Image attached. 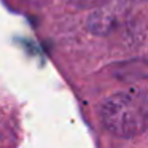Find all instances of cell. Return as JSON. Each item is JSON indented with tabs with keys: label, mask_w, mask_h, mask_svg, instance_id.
<instances>
[{
	"label": "cell",
	"mask_w": 148,
	"mask_h": 148,
	"mask_svg": "<svg viewBox=\"0 0 148 148\" xmlns=\"http://www.w3.org/2000/svg\"><path fill=\"white\" fill-rule=\"evenodd\" d=\"M121 10L115 5H103L94 10L86 19V29L94 35H108L118 27Z\"/></svg>",
	"instance_id": "obj_2"
},
{
	"label": "cell",
	"mask_w": 148,
	"mask_h": 148,
	"mask_svg": "<svg viewBox=\"0 0 148 148\" xmlns=\"http://www.w3.org/2000/svg\"><path fill=\"white\" fill-rule=\"evenodd\" d=\"M70 3L77 5V7L81 8H88V7H94V5L100 3V0H69Z\"/></svg>",
	"instance_id": "obj_3"
},
{
	"label": "cell",
	"mask_w": 148,
	"mask_h": 148,
	"mask_svg": "<svg viewBox=\"0 0 148 148\" xmlns=\"http://www.w3.org/2000/svg\"><path fill=\"white\" fill-rule=\"evenodd\" d=\"M107 131L123 138H132L148 129V92L121 91L103 102L100 110Z\"/></svg>",
	"instance_id": "obj_1"
}]
</instances>
